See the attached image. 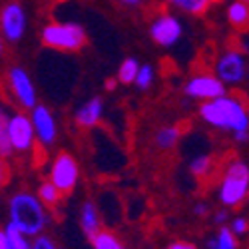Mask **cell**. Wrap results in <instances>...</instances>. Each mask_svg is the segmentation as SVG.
Here are the masks:
<instances>
[{
    "label": "cell",
    "instance_id": "obj_1",
    "mask_svg": "<svg viewBox=\"0 0 249 249\" xmlns=\"http://www.w3.org/2000/svg\"><path fill=\"white\" fill-rule=\"evenodd\" d=\"M197 116L205 126L230 134L231 138L249 132V104L237 94L227 92L215 100L201 102L197 108Z\"/></svg>",
    "mask_w": 249,
    "mask_h": 249
},
{
    "label": "cell",
    "instance_id": "obj_2",
    "mask_svg": "<svg viewBox=\"0 0 249 249\" xmlns=\"http://www.w3.org/2000/svg\"><path fill=\"white\" fill-rule=\"evenodd\" d=\"M8 221L34 239L44 233L50 223V213L36 192L20 190L8 197Z\"/></svg>",
    "mask_w": 249,
    "mask_h": 249
},
{
    "label": "cell",
    "instance_id": "obj_3",
    "mask_svg": "<svg viewBox=\"0 0 249 249\" xmlns=\"http://www.w3.org/2000/svg\"><path fill=\"white\" fill-rule=\"evenodd\" d=\"M217 201L221 207L227 210H237L249 197V161L243 158H230L219 174L217 190H215Z\"/></svg>",
    "mask_w": 249,
    "mask_h": 249
},
{
    "label": "cell",
    "instance_id": "obj_4",
    "mask_svg": "<svg viewBox=\"0 0 249 249\" xmlns=\"http://www.w3.org/2000/svg\"><path fill=\"white\" fill-rule=\"evenodd\" d=\"M40 42L56 52H80L88 44V34L78 22H48L40 30Z\"/></svg>",
    "mask_w": 249,
    "mask_h": 249
},
{
    "label": "cell",
    "instance_id": "obj_5",
    "mask_svg": "<svg viewBox=\"0 0 249 249\" xmlns=\"http://www.w3.org/2000/svg\"><path fill=\"white\" fill-rule=\"evenodd\" d=\"M148 34L156 46L170 50L183 40L185 24H183L179 12H176L172 8H161L152 14L150 22H148Z\"/></svg>",
    "mask_w": 249,
    "mask_h": 249
},
{
    "label": "cell",
    "instance_id": "obj_6",
    "mask_svg": "<svg viewBox=\"0 0 249 249\" xmlns=\"http://www.w3.org/2000/svg\"><path fill=\"white\" fill-rule=\"evenodd\" d=\"M213 74L227 88H239L249 78V62L243 50L237 46L221 48L213 58Z\"/></svg>",
    "mask_w": 249,
    "mask_h": 249
},
{
    "label": "cell",
    "instance_id": "obj_7",
    "mask_svg": "<svg viewBox=\"0 0 249 249\" xmlns=\"http://www.w3.org/2000/svg\"><path fill=\"white\" fill-rule=\"evenodd\" d=\"M6 88H8V94L10 98L18 104L20 110L24 112H30L32 108L38 106V90H36V84L32 76L28 74L26 68H22L20 64H12L8 66L6 70Z\"/></svg>",
    "mask_w": 249,
    "mask_h": 249
},
{
    "label": "cell",
    "instance_id": "obj_8",
    "mask_svg": "<svg viewBox=\"0 0 249 249\" xmlns=\"http://www.w3.org/2000/svg\"><path fill=\"white\" fill-rule=\"evenodd\" d=\"M227 94V86L213 74V70H199L188 76L183 82V96L196 102H210Z\"/></svg>",
    "mask_w": 249,
    "mask_h": 249
},
{
    "label": "cell",
    "instance_id": "obj_9",
    "mask_svg": "<svg viewBox=\"0 0 249 249\" xmlns=\"http://www.w3.org/2000/svg\"><path fill=\"white\" fill-rule=\"evenodd\" d=\"M48 179L64 196H70L76 190L78 181H80V165H78V160L70 152H64V150L58 152L52 158V161H50Z\"/></svg>",
    "mask_w": 249,
    "mask_h": 249
},
{
    "label": "cell",
    "instance_id": "obj_10",
    "mask_svg": "<svg viewBox=\"0 0 249 249\" xmlns=\"http://www.w3.org/2000/svg\"><path fill=\"white\" fill-rule=\"evenodd\" d=\"M28 30V16L24 6L10 0L2 8H0V32H2L6 44H18L22 42Z\"/></svg>",
    "mask_w": 249,
    "mask_h": 249
},
{
    "label": "cell",
    "instance_id": "obj_11",
    "mask_svg": "<svg viewBox=\"0 0 249 249\" xmlns=\"http://www.w3.org/2000/svg\"><path fill=\"white\" fill-rule=\"evenodd\" d=\"M10 143H12V150L18 156H26L30 152H34V148L38 146L36 142V132L32 126V118L30 112H14L10 114Z\"/></svg>",
    "mask_w": 249,
    "mask_h": 249
},
{
    "label": "cell",
    "instance_id": "obj_12",
    "mask_svg": "<svg viewBox=\"0 0 249 249\" xmlns=\"http://www.w3.org/2000/svg\"><path fill=\"white\" fill-rule=\"evenodd\" d=\"M30 118H32L38 146L42 150H50L58 142V134H60L58 120H56L54 112L48 106H44V104H38L36 108L30 110Z\"/></svg>",
    "mask_w": 249,
    "mask_h": 249
},
{
    "label": "cell",
    "instance_id": "obj_13",
    "mask_svg": "<svg viewBox=\"0 0 249 249\" xmlns=\"http://www.w3.org/2000/svg\"><path fill=\"white\" fill-rule=\"evenodd\" d=\"M104 114H106V104L100 96H92L90 100H86L84 104H80L74 112V124L82 130H92L98 128Z\"/></svg>",
    "mask_w": 249,
    "mask_h": 249
},
{
    "label": "cell",
    "instance_id": "obj_14",
    "mask_svg": "<svg viewBox=\"0 0 249 249\" xmlns=\"http://www.w3.org/2000/svg\"><path fill=\"white\" fill-rule=\"evenodd\" d=\"M183 136V130L178 124H165V126H160L154 132V146L161 152H172L179 146Z\"/></svg>",
    "mask_w": 249,
    "mask_h": 249
},
{
    "label": "cell",
    "instance_id": "obj_15",
    "mask_svg": "<svg viewBox=\"0 0 249 249\" xmlns=\"http://www.w3.org/2000/svg\"><path fill=\"white\" fill-rule=\"evenodd\" d=\"M172 10L183 14V16H194V18H201L212 10V6L217 0H163Z\"/></svg>",
    "mask_w": 249,
    "mask_h": 249
},
{
    "label": "cell",
    "instance_id": "obj_16",
    "mask_svg": "<svg viewBox=\"0 0 249 249\" xmlns=\"http://www.w3.org/2000/svg\"><path fill=\"white\" fill-rule=\"evenodd\" d=\"M225 20L233 30L247 32L249 30V4L241 0H231L225 6Z\"/></svg>",
    "mask_w": 249,
    "mask_h": 249
},
{
    "label": "cell",
    "instance_id": "obj_17",
    "mask_svg": "<svg viewBox=\"0 0 249 249\" xmlns=\"http://www.w3.org/2000/svg\"><path fill=\"white\" fill-rule=\"evenodd\" d=\"M80 227L88 237H94L96 233L102 231V217H100V210L94 201H84L80 207Z\"/></svg>",
    "mask_w": 249,
    "mask_h": 249
},
{
    "label": "cell",
    "instance_id": "obj_18",
    "mask_svg": "<svg viewBox=\"0 0 249 249\" xmlns=\"http://www.w3.org/2000/svg\"><path fill=\"white\" fill-rule=\"evenodd\" d=\"M205 249H239V237L230 225H221L213 235L205 239Z\"/></svg>",
    "mask_w": 249,
    "mask_h": 249
},
{
    "label": "cell",
    "instance_id": "obj_19",
    "mask_svg": "<svg viewBox=\"0 0 249 249\" xmlns=\"http://www.w3.org/2000/svg\"><path fill=\"white\" fill-rule=\"evenodd\" d=\"M188 170L194 178L197 179H205V178H210L215 170V158L212 154H197L190 160V165H188Z\"/></svg>",
    "mask_w": 249,
    "mask_h": 249
},
{
    "label": "cell",
    "instance_id": "obj_20",
    "mask_svg": "<svg viewBox=\"0 0 249 249\" xmlns=\"http://www.w3.org/2000/svg\"><path fill=\"white\" fill-rule=\"evenodd\" d=\"M36 196L40 197V201H42V203L48 207V210H56V207L60 205V201H62V197H64V194H62L48 178H46L44 181L38 183Z\"/></svg>",
    "mask_w": 249,
    "mask_h": 249
},
{
    "label": "cell",
    "instance_id": "obj_21",
    "mask_svg": "<svg viewBox=\"0 0 249 249\" xmlns=\"http://www.w3.org/2000/svg\"><path fill=\"white\" fill-rule=\"evenodd\" d=\"M8 126H10V114L2 104H0V156H2L4 160H10L14 156Z\"/></svg>",
    "mask_w": 249,
    "mask_h": 249
},
{
    "label": "cell",
    "instance_id": "obj_22",
    "mask_svg": "<svg viewBox=\"0 0 249 249\" xmlns=\"http://www.w3.org/2000/svg\"><path fill=\"white\" fill-rule=\"evenodd\" d=\"M140 68H142V62L138 58H134V56L124 58L120 68H118V76H116L118 82H120V84H124V86H134Z\"/></svg>",
    "mask_w": 249,
    "mask_h": 249
},
{
    "label": "cell",
    "instance_id": "obj_23",
    "mask_svg": "<svg viewBox=\"0 0 249 249\" xmlns=\"http://www.w3.org/2000/svg\"><path fill=\"white\" fill-rule=\"evenodd\" d=\"M90 241H92V249H126V245L122 243V239L116 233L106 230H102L100 233L90 237Z\"/></svg>",
    "mask_w": 249,
    "mask_h": 249
},
{
    "label": "cell",
    "instance_id": "obj_24",
    "mask_svg": "<svg viewBox=\"0 0 249 249\" xmlns=\"http://www.w3.org/2000/svg\"><path fill=\"white\" fill-rule=\"evenodd\" d=\"M4 233H6V237H8V241H10V245H12V249H32V237H28L20 227H16L14 223H6L4 225Z\"/></svg>",
    "mask_w": 249,
    "mask_h": 249
},
{
    "label": "cell",
    "instance_id": "obj_25",
    "mask_svg": "<svg viewBox=\"0 0 249 249\" xmlns=\"http://www.w3.org/2000/svg\"><path fill=\"white\" fill-rule=\"evenodd\" d=\"M154 84H156V68H154L152 64H146V62H143L142 68H140V72H138V78H136V82H134V86H136L140 92H148Z\"/></svg>",
    "mask_w": 249,
    "mask_h": 249
},
{
    "label": "cell",
    "instance_id": "obj_26",
    "mask_svg": "<svg viewBox=\"0 0 249 249\" xmlns=\"http://www.w3.org/2000/svg\"><path fill=\"white\" fill-rule=\"evenodd\" d=\"M230 227H231V231H233L237 237H245V235L249 233V217H245V215H235V217H231Z\"/></svg>",
    "mask_w": 249,
    "mask_h": 249
},
{
    "label": "cell",
    "instance_id": "obj_27",
    "mask_svg": "<svg viewBox=\"0 0 249 249\" xmlns=\"http://www.w3.org/2000/svg\"><path fill=\"white\" fill-rule=\"evenodd\" d=\"M230 212H231V210H227V207H217V210L212 213V221H213L217 227H221V225H230V221H231Z\"/></svg>",
    "mask_w": 249,
    "mask_h": 249
},
{
    "label": "cell",
    "instance_id": "obj_28",
    "mask_svg": "<svg viewBox=\"0 0 249 249\" xmlns=\"http://www.w3.org/2000/svg\"><path fill=\"white\" fill-rule=\"evenodd\" d=\"M112 2L122 8H128V10H142V8H146L152 0H112Z\"/></svg>",
    "mask_w": 249,
    "mask_h": 249
},
{
    "label": "cell",
    "instance_id": "obj_29",
    "mask_svg": "<svg viewBox=\"0 0 249 249\" xmlns=\"http://www.w3.org/2000/svg\"><path fill=\"white\" fill-rule=\"evenodd\" d=\"M32 249H58V247L48 235L42 233V235H38V237L32 239Z\"/></svg>",
    "mask_w": 249,
    "mask_h": 249
},
{
    "label": "cell",
    "instance_id": "obj_30",
    "mask_svg": "<svg viewBox=\"0 0 249 249\" xmlns=\"http://www.w3.org/2000/svg\"><path fill=\"white\" fill-rule=\"evenodd\" d=\"M194 215L196 217H199V219H203V217H207V215H210V205H207L205 201H197L196 205H194Z\"/></svg>",
    "mask_w": 249,
    "mask_h": 249
},
{
    "label": "cell",
    "instance_id": "obj_31",
    "mask_svg": "<svg viewBox=\"0 0 249 249\" xmlns=\"http://www.w3.org/2000/svg\"><path fill=\"white\" fill-rule=\"evenodd\" d=\"M6 181H8V165H6V160L0 156V192L4 190Z\"/></svg>",
    "mask_w": 249,
    "mask_h": 249
},
{
    "label": "cell",
    "instance_id": "obj_32",
    "mask_svg": "<svg viewBox=\"0 0 249 249\" xmlns=\"http://www.w3.org/2000/svg\"><path fill=\"white\" fill-rule=\"evenodd\" d=\"M165 249H199L196 243L192 241H185V239H178V241H172Z\"/></svg>",
    "mask_w": 249,
    "mask_h": 249
},
{
    "label": "cell",
    "instance_id": "obj_33",
    "mask_svg": "<svg viewBox=\"0 0 249 249\" xmlns=\"http://www.w3.org/2000/svg\"><path fill=\"white\" fill-rule=\"evenodd\" d=\"M0 249H12V245H10V241H8L6 233H4V227L0 230Z\"/></svg>",
    "mask_w": 249,
    "mask_h": 249
},
{
    "label": "cell",
    "instance_id": "obj_34",
    "mask_svg": "<svg viewBox=\"0 0 249 249\" xmlns=\"http://www.w3.org/2000/svg\"><path fill=\"white\" fill-rule=\"evenodd\" d=\"M4 52H6V40H4L2 32H0V60L4 58Z\"/></svg>",
    "mask_w": 249,
    "mask_h": 249
},
{
    "label": "cell",
    "instance_id": "obj_35",
    "mask_svg": "<svg viewBox=\"0 0 249 249\" xmlns=\"http://www.w3.org/2000/svg\"><path fill=\"white\" fill-rule=\"evenodd\" d=\"M118 84H120L118 78H108V82H106V90H114Z\"/></svg>",
    "mask_w": 249,
    "mask_h": 249
},
{
    "label": "cell",
    "instance_id": "obj_36",
    "mask_svg": "<svg viewBox=\"0 0 249 249\" xmlns=\"http://www.w3.org/2000/svg\"><path fill=\"white\" fill-rule=\"evenodd\" d=\"M245 100H247V104H249V92H247V96H245Z\"/></svg>",
    "mask_w": 249,
    "mask_h": 249
},
{
    "label": "cell",
    "instance_id": "obj_37",
    "mask_svg": "<svg viewBox=\"0 0 249 249\" xmlns=\"http://www.w3.org/2000/svg\"><path fill=\"white\" fill-rule=\"evenodd\" d=\"M241 2H247V4H249V0H241Z\"/></svg>",
    "mask_w": 249,
    "mask_h": 249
},
{
    "label": "cell",
    "instance_id": "obj_38",
    "mask_svg": "<svg viewBox=\"0 0 249 249\" xmlns=\"http://www.w3.org/2000/svg\"><path fill=\"white\" fill-rule=\"evenodd\" d=\"M247 203H249V197H247Z\"/></svg>",
    "mask_w": 249,
    "mask_h": 249
}]
</instances>
